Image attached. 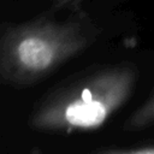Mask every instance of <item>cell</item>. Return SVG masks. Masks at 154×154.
Instances as JSON below:
<instances>
[{"label": "cell", "mask_w": 154, "mask_h": 154, "mask_svg": "<svg viewBox=\"0 0 154 154\" xmlns=\"http://www.w3.org/2000/svg\"><path fill=\"white\" fill-rule=\"evenodd\" d=\"M60 1L64 2V1H76V0H60ZM77 1H78V0H77Z\"/></svg>", "instance_id": "cell-4"}, {"label": "cell", "mask_w": 154, "mask_h": 154, "mask_svg": "<svg viewBox=\"0 0 154 154\" xmlns=\"http://www.w3.org/2000/svg\"><path fill=\"white\" fill-rule=\"evenodd\" d=\"M38 29L22 35L14 46V54L18 63L23 67L34 71L48 67L55 59L58 49L55 37L46 31L47 28Z\"/></svg>", "instance_id": "cell-1"}, {"label": "cell", "mask_w": 154, "mask_h": 154, "mask_svg": "<svg viewBox=\"0 0 154 154\" xmlns=\"http://www.w3.org/2000/svg\"><path fill=\"white\" fill-rule=\"evenodd\" d=\"M153 123H154V94L134 114V117L131 119V126L143 128V126H148Z\"/></svg>", "instance_id": "cell-2"}, {"label": "cell", "mask_w": 154, "mask_h": 154, "mask_svg": "<svg viewBox=\"0 0 154 154\" xmlns=\"http://www.w3.org/2000/svg\"><path fill=\"white\" fill-rule=\"evenodd\" d=\"M111 154H154V147H147V148H140L128 152H116Z\"/></svg>", "instance_id": "cell-3"}]
</instances>
